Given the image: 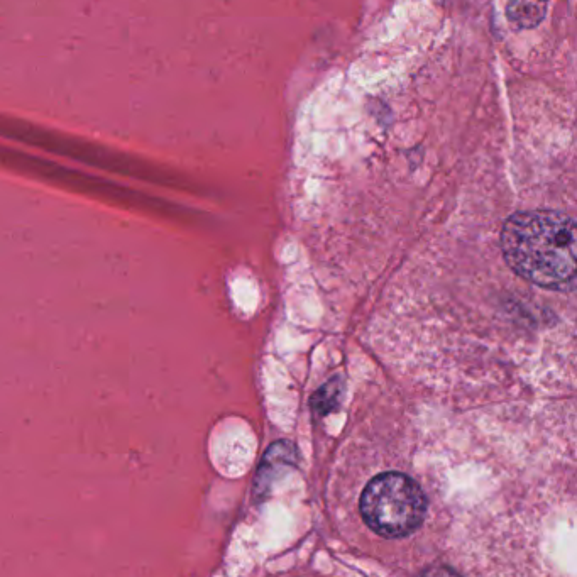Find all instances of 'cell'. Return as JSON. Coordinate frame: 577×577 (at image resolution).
I'll list each match as a JSON object with an SVG mask.
<instances>
[{"instance_id":"1","label":"cell","mask_w":577,"mask_h":577,"mask_svg":"<svg viewBox=\"0 0 577 577\" xmlns=\"http://www.w3.org/2000/svg\"><path fill=\"white\" fill-rule=\"evenodd\" d=\"M501 253L520 278L566 292L576 283V222L559 210H527L508 217Z\"/></svg>"},{"instance_id":"2","label":"cell","mask_w":577,"mask_h":577,"mask_svg":"<svg viewBox=\"0 0 577 577\" xmlns=\"http://www.w3.org/2000/svg\"><path fill=\"white\" fill-rule=\"evenodd\" d=\"M427 498L412 478L383 473L364 488L359 510L368 527L388 539L413 534L427 517Z\"/></svg>"},{"instance_id":"3","label":"cell","mask_w":577,"mask_h":577,"mask_svg":"<svg viewBox=\"0 0 577 577\" xmlns=\"http://www.w3.org/2000/svg\"><path fill=\"white\" fill-rule=\"evenodd\" d=\"M550 0H508L506 16L520 29L537 28L544 21Z\"/></svg>"},{"instance_id":"4","label":"cell","mask_w":577,"mask_h":577,"mask_svg":"<svg viewBox=\"0 0 577 577\" xmlns=\"http://www.w3.org/2000/svg\"><path fill=\"white\" fill-rule=\"evenodd\" d=\"M341 395V386L337 385V381H330L329 385L320 388L317 395L314 396V408L320 415L329 413L332 408L336 407V402Z\"/></svg>"}]
</instances>
